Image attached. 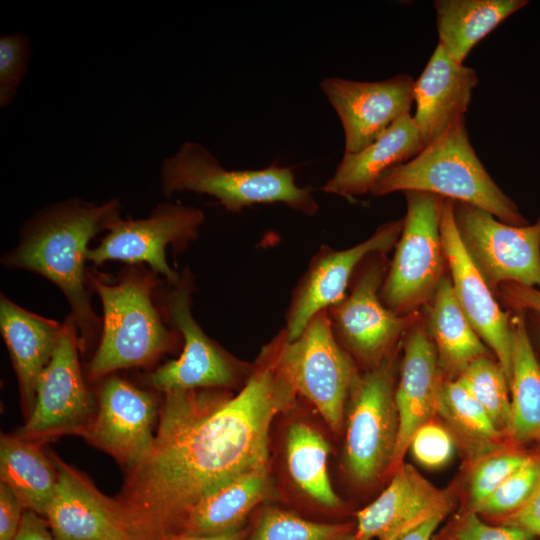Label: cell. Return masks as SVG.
Masks as SVG:
<instances>
[{
  "label": "cell",
  "instance_id": "cell-1",
  "mask_svg": "<svg viewBox=\"0 0 540 540\" xmlns=\"http://www.w3.org/2000/svg\"><path fill=\"white\" fill-rule=\"evenodd\" d=\"M162 395L153 447L125 470L115 497L142 540L174 534L199 499L268 469L270 425L297 393L280 366L276 336L237 395L220 389Z\"/></svg>",
  "mask_w": 540,
  "mask_h": 540
},
{
  "label": "cell",
  "instance_id": "cell-2",
  "mask_svg": "<svg viewBox=\"0 0 540 540\" xmlns=\"http://www.w3.org/2000/svg\"><path fill=\"white\" fill-rule=\"evenodd\" d=\"M119 215L116 198L101 204L80 198L50 204L24 223L16 246L1 257L5 268L37 273L61 291L82 352L99 340L102 324L91 303L85 267L88 245Z\"/></svg>",
  "mask_w": 540,
  "mask_h": 540
},
{
  "label": "cell",
  "instance_id": "cell-3",
  "mask_svg": "<svg viewBox=\"0 0 540 540\" xmlns=\"http://www.w3.org/2000/svg\"><path fill=\"white\" fill-rule=\"evenodd\" d=\"M87 280L103 311L98 344L86 369L90 382L119 370L150 367L173 351L181 335L156 303L162 281L156 273L145 265H127L115 277L88 269Z\"/></svg>",
  "mask_w": 540,
  "mask_h": 540
},
{
  "label": "cell",
  "instance_id": "cell-4",
  "mask_svg": "<svg viewBox=\"0 0 540 540\" xmlns=\"http://www.w3.org/2000/svg\"><path fill=\"white\" fill-rule=\"evenodd\" d=\"M420 191L488 211L501 222L527 226L517 205L499 188L476 155L465 116L411 160L387 170L370 194Z\"/></svg>",
  "mask_w": 540,
  "mask_h": 540
},
{
  "label": "cell",
  "instance_id": "cell-5",
  "mask_svg": "<svg viewBox=\"0 0 540 540\" xmlns=\"http://www.w3.org/2000/svg\"><path fill=\"white\" fill-rule=\"evenodd\" d=\"M161 189L166 197L181 191L213 196L232 213L270 203H283L309 216L318 211L311 190L296 184L290 167L227 170L206 147L191 141L163 161Z\"/></svg>",
  "mask_w": 540,
  "mask_h": 540
},
{
  "label": "cell",
  "instance_id": "cell-6",
  "mask_svg": "<svg viewBox=\"0 0 540 540\" xmlns=\"http://www.w3.org/2000/svg\"><path fill=\"white\" fill-rule=\"evenodd\" d=\"M407 210L403 228L380 298L393 312L415 314L433 298L447 267L440 219L443 199L420 191L404 192Z\"/></svg>",
  "mask_w": 540,
  "mask_h": 540
},
{
  "label": "cell",
  "instance_id": "cell-7",
  "mask_svg": "<svg viewBox=\"0 0 540 540\" xmlns=\"http://www.w3.org/2000/svg\"><path fill=\"white\" fill-rule=\"evenodd\" d=\"M194 278L185 267L176 282L162 280L156 303L168 325L183 341L179 358L171 360L145 376L147 386L156 392L171 393L194 389H225L239 377L234 360L206 333L192 314Z\"/></svg>",
  "mask_w": 540,
  "mask_h": 540
},
{
  "label": "cell",
  "instance_id": "cell-8",
  "mask_svg": "<svg viewBox=\"0 0 540 540\" xmlns=\"http://www.w3.org/2000/svg\"><path fill=\"white\" fill-rule=\"evenodd\" d=\"M279 336V362L288 381L338 432L345 402L359 375L334 335L327 309L317 313L295 340L289 341L284 329Z\"/></svg>",
  "mask_w": 540,
  "mask_h": 540
},
{
  "label": "cell",
  "instance_id": "cell-9",
  "mask_svg": "<svg viewBox=\"0 0 540 540\" xmlns=\"http://www.w3.org/2000/svg\"><path fill=\"white\" fill-rule=\"evenodd\" d=\"M80 341L70 316L63 322L55 351L41 373L33 409L16 436L45 443L80 436L97 412V399L86 385L79 361Z\"/></svg>",
  "mask_w": 540,
  "mask_h": 540
},
{
  "label": "cell",
  "instance_id": "cell-10",
  "mask_svg": "<svg viewBox=\"0 0 540 540\" xmlns=\"http://www.w3.org/2000/svg\"><path fill=\"white\" fill-rule=\"evenodd\" d=\"M345 459L351 476L370 483L390 469L398 436L394 367L387 356L363 376L351 392Z\"/></svg>",
  "mask_w": 540,
  "mask_h": 540
},
{
  "label": "cell",
  "instance_id": "cell-11",
  "mask_svg": "<svg viewBox=\"0 0 540 540\" xmlns=\"http://www.w3.org/2000/svg\"><path fill=\"white\" fill-rule=\"evenodd\" d=\"M205 219L202 210L181 203H160L146 218L115 217L108 233L94 248H89L87 261L96 266L119 261L127 265H145L168 282H176L180 273L172 269L166 248L182 252L197 239Z\"/></svg>",
  "mask_w": 540,
  "mask_h": 540
},
{
  "label": "cell",
  "instance_id": "cell-12",
  "mask_svg": "<svg viewBox=\"0 0 540 540\" xmlns=\"http://www.w3.org/2000/svg\"><path fill=\"white\" fill-rule=\"evenodd\" d=\"M453 210L460 239L494 294L504 283L540 288V218L518 227L463 202L453 201Z\"/></svg>",
  "mask_w": 540,
  "mask_h": 540
},
{
  "label": "cell",
  "instance_id": "cell-13",
  "mask_svg": "<svg viewBox=\"0 0 540 540\" xmlns=\"http://www.w3.org/2000/svg\"><path fill=\"white\" fill-rule=\"evenodd\" d=\"M384 254L368 256L357 268L349 294L327 313L335 337L364 362L381 363L388 351L418 319L388 309L380 298L385 269Z\"/></svg>",
  "mask_w": 540,
  "mask_h": 540
},
{
  "label": "cell",
  "instance_id": "cell-14",
  "mask_svg": "<svg viewBox=\"0 0 540 540\" xmlns=\"http://www.w3.org/2000/svg\"><path fill=\"white\" fill-rule=\"evenodd\" d=\"M102 380L97 412L80 436L127 470L151 451L161 402L154 390L139 388L120 376Z\"/></svg>",
  "mask_w": 540,
  "mask_h": 540
},
{
  "label": "cell",
  "instance_id": "cell-15",
  "mask_svg": "<svg viewBox=\"0 0 540 540\" xmlns=\"http://www.w3.org/2000/svg\"><path fill=\"white\" fill-rule=\"evenodd\" d=\"M402 228L403 218L384 223L372 236L351 248L320 247L293 291L284 327L287 339L298 338L317 313L340 302L359 265L372 254L390 251Z\"/></svg>",
  "mask_w": 540,
  "mask_h": 540
},
{
  "label": "cell",
  "instance_id": "cell-16",
  "mask_svg": "<svg viewBox=\"0 0 540 540\" xmlns=\"http://www.w3.org/2000/svg\"><path fill=\"white\" fill-rule=\"evenodd\" d=\"M58 483L46 513L56 540H142L115 498L99 491L90 479L49 451Z\"/></svg>",
  "mask_w": 540,
  "mask_h": 540
},
{
  "label": "cell",
  "instance_id": "cell-17",
  "mask_svg": "<svg viewBox=\"0 0 540 540\" xmlns=\"http://www.w3.org/2000/svg\"><path fill=\"white\" fill-rule=\"evenodd\" d=\"M441 238L457 301L482 341L494 352L508 383L512 372V328L505 312L468 255L457 230L453 200L443 199Z\"/></svg>",
  "mask_w": 540,
  "mask_h": 540
},
{
  "label": "cell",
  "instance_id": "cell-18",
  "mask_svg": "<svg viewBox=\"0 0 540 540\" xmlns=\"http://www.w3.org/2000/svg\"><path fill=\"white\" fill-rule=\"evenodd\" d=\"M414 79L400 74L377 82L327 77L320 87L344 130L345 153L360 151L393 122L410 113Z\"/></svg>",
  "mask_w": 540,
  "mask_h": 540
},
{
  "label": "cell",
  "instance_id": "cell-19",
  "mask_svg": "<svg viewBox=\"0 0 540 540\" xmlns=\"http://www.w3.org/2000/svg\"><path fill=\"white\" fill-rule=\"evenodd\" d=\"M452 505L448 492L402 463L380 496L356 513L355 540H392L436 516H446Z\"/></svg>",
  "mask_w": 540,
  "mask_h": 540
},
{
  "label": "cell",
  "instance_id": "cell-20",
  "mask_svg": "<svg viewBox=\"0 0 540 540\" xmlns=\"http://www.w3.org/2000/svg\"><path fill=\"white\" fill-rule=\"evenodd\" d=\"M395 405L398 436L390 469L396 470L416 431L437 413L441 378L437 352L418 319L407 330Z\"/></svg>",
  "mask_w": 540,
  "mask_h": 540
},
{
  "label": "cell",
  "instance_id": "cell-21",
  "mask_svg": "<svg viewBox=\"0 0 540 540\" xmlns=\"http://www.w3.org/2000/svg\"><path fill=\"white\" fill-rule=\"evenodd\" d=\"M477 83L474 69L455 62L437 45L413 84L416 111L412 118L425 145L465 116Z\"/></svg>",
  "mask_w": 540,
  "mask_h": 540
},
{
  "label": "cell",
  "instance_id": "cell-22",
  "mask_svg": "<svg viewBox=\"0 0 540 540\" xmlns=\"http://www.w3.org/2000/svg\"><path fill=\"white\" fill-rule=\"evenodd\" d=\"M63 323L28 311L0 296V332L15 371L23 410L33 409L38 379L50 362Z\"/></svg>",
  "mask_w": 540,
  "mask_h": 540
},
{
  "label": "cell",
  "instance_id": "cell-23",
  "mask_svg": "<svg viewBox=\"0 0 540 540\" xmlns=\"http://www.w3.org/2000/svg\"><path fill=\"white\" fill-rule=\"evenodd\" d=\"M425 146L412 116L407 113L365 148L344 154L323 190L348 200L370 193L387 170L411 160Z\"/></svg>",
  "mask_w": 540,
  "mask_h": 540
},
{
  "label": "cell",
  "instance_id": "cell-24",
  "mask_svg": "<svg viewBox=\"0 0 540 540\" xmlns=\"http://www.w3.org/2000/svg\"><path fill=\"white\" fill-rule=\"evenodd\" d=\"M44 443L1 434L0 482L25 510L45 518L58 483V470Z\"/></svg>",
  "mask_w": 540,
  "mask_h": 540
},
{
  "label": "cell",
  "instance_id": "cell-25",
  "mask_svg": "<svg viewBox=\"0 0 540 540\" xmlns=\"http://www.w3.org/2000/svg\"><path fill=\"white\" fill-rule=\"evenodd\" d=\"M426 332L433 342L441 370L456 377L474 360L489 356L488 347L476 333L445 275L427 306Z\"/></svg>",
  "mask_w": 540,
  "mask_h": 540
},
{
  "label": "cell",
  "instance_id": "cell-26",
  "mask_svg": "<svg viewBox=\"0 0 540 540\" xmlns=\"http://www.w3.org/2000/svg\"><path fill=\"white\" fill-rule=\"evenodd\" d=\"M269 489L268 469L240 476L199 499L174 534H217L241 528Z\"/></svg>",
  "mask_w": 540,
  "mask_h": 540
},
{
  "label": "cell",
  "instance_id": "cell-27",
  "mask_svg": "<svg viewBox=\"0 0 540 540\" xmlns=\"http://www.w3.org/2000/svg\"><path fill=\"white\" fill-rule=\"evenodd\" d=\"M527 4L526 0H436L438 45L463 64L480 40Z\"/></svg>",
  "mask_w": 540,
  "mask_h": 540
},
{
  "label": "cell",
  "instance_id": "cell-28",
  "mask_svg": "<svg viewBox=\"0 0 540 540\" xmlns=\"http://www.w3.org/2000/svg\"><path fill=\"white\" fill-rule=\"evenodd\" d=\"M511 418L508 437L515 445L540 442V363L528 332L525 311L511 316Z\"/></svg>",
  "mask_w": 540,
  "mask_h": 540
},
{
  "label": "cell",
  "instance_id": "cell-29",
  "mask_svg": "<svg viewBox=\"0 0 540 540\" xmlns=\"http://www.w3.org/2000/svg\"><path fill=\"white\" fill-rule=\"evenodd\" d=\"M437 413L469 455L481 459L504 450L503 438L482 405L457 380L442 382Z\"/></svg>",
  "mask_w": 540,
  "mask_h": 540
},
{
  "label": "cell",
  "instance_id": "cell-30",
  "mask_svg": "<svg viewBox=\"0 0 540 540\" xmlns=\"http://www.w3.org/2000/svg\"><path fill=\"white\" fill-rule=\"evenodd\" d=\"M329 446L309 425L297 422L290 426L286 437V457L294 482L319 504L335 508L341 500L333 490L328 475Z\"/></svg>",
  "mask_w": 540,
  "mask_h": 540
},
{
  "label": "cell",
  "instance_id": "cell-31",
  "mask_svg": "<svg viewBox=\"0 0 540 540\" xmlns=\"http://www.w3.org/2000/svg\"><path fill=\"white\" fill-rule=\"evenodd\" d=\"M455 379L482 405L496 428L508 436L511 399L509 383L499 362L489 356L480 357Z\"/></svg>",
  "mask_w": 540,
  "mask_h": 540
},
{
  "label": "cell",
  "instance_id": "cell-32",
  "mask_svg": "<svg viewBox=\"0 0 540 540\" xmlns=\"http://www.w3.org/2000/svg\"><path fill=\"white\" fill-rule=\"evenodd\" d=\"M246 540H355V529L348 523L313 522L288 511L267 508Z\"/></svg>",
  "mask_w": 540,
  "mask_h": 540
},
{
  "label": "cell",
  "instance_id": "cell-33",
  "mask_svg": "<svg viewBox=\"0 0 540 540\" xmlns=\"http://www.w3.org/2000/svg\"><path fill=\"white\" fill-rule=\"evenodd\" d=\"M540 481V454L531 453L524 464L473 512L497 520L517 511L531 498Z\"/></svg>",
  "mask_w": 540,
  "mask_h": 540
},
{
  "label": "cell",
  "instance_id": "cell-34",
  "mask_svg": "<svg viewBox=\"0 0 540 540\" xmlns=\"http://www.w3.org/2000/svg\"><path fill=\"white\" fill-rule=\"evenodd\" d=\"M530 455L520 448H512L479 459L469 480L471 511H475Z\"/></svg>",
  "mask_w": 540,
  "mask_h": 540
},
{
  "label": "cell",
  "instance_id": "cell-35",
  "mask_svg": "<svg viewBox=\"0 0 540 540\" xmlns=\"http://www.w3.org/2000/svg\"><path fill=\"white\" fill-rule=\"evenodd\" d=\"M30 54L25 35L9 34L0 38V105L5 107L14 99L25 75Z\"/></svg>",
  "mask_w": 540,
  "mask_h": 540
},
{
  "label": "cell",
  "instance_id": "cell-36",
  "mask_svg": "<svg viewBox=\"0 0 540 540\" xmlns=\"http://www.w3.org/2000/svg\"><path fill=\"white\" fill-rule=\"evenodd\" d=\"M454 447L451 432L432 420L416 431L409 445L414 458L429 468L446 464L453 456Z\"/></svg>",
  "mask_w": 540,
  "mask_h": 540
},
{
  "label": "cell",
  "instance_id": "cell-37",
  "mask_svg": "<svg viewBox=\"0 0 540 540\" xmlns=\"http://www.w3.org/2000/svg\"><path fill=\"white\" fill-rule=\"evenodd\" d=\"M455 540H537L529 532L508 525L492 526L483 522L478 514L470 511L458 523Z\"/></svg>",
  "mask_w": 540,
  "mask_h": 540
},
{
  "label": "cell",
  "instance_id": "cell-38",
  "mask_svg": "<svg viewBox=\"0 0 540 540\" xmlns=\"http://www.w3.org/2000/svg\"><path fill=\"white\" fill-rule=\"evenodd\" d=\"M24 511L15 494L0 482V540H14Z\"/></svg>",
  "mask_w": 540,
  "mask_h": 540
},
{
  "label": "cell",
  "instance_id": "cell-39",
  "mask_svg": "<svg viewBox=\"0 0 540 540\" xmlns=\"http://www.w3.org/2000/svg\"><path fill=\"white\" fill-rule=\"evenodd\" d=\"M498 295L514 311H530L540 315V288L504 283L499 286Z\"/></svg>",
  "mask_w": 540,
  "mask_h": 540
},
{
  "label": "cell",
  "instance_id": "cell-40",
  "mask_svg": "<svg viewBox=\"0 0 540 540\" xmlns=\"http://www.w3.org/2000/svg\"><path fill=\"white\" fill-rule=\"evenodd\" d=\"M501 525L521 528L540 537V481L531 498L517 511L498 520Z\"/></svg>",
  "mask_w": 540,
  "mask_h": 540
},
{
  "label": "cell",
  "instance_id": "cell-41",
  "mask_svg": "<svg viewBox=\"0 0 540 540\" xmlns=\"http://www.w3.org/2000/svg\"><path fill=\"white\" fill-rule=\"evenodd\" d=\"M14 540H56L46 518L25 510Z\"/></svg>",
  "mask_w": 540,
  "mask_h": 540
},
{
  "label": "cell",
  "instance_id": "cell-42",
  "mask_svg": "<svg viewBox=\"0 0 540 540\" xmlns=\"http://www.w3.org/2000/svg\"><path fill=\"white\" fill-rule=\"evenodd\" d=\"M247 535L243 527L217 534H174L163 540H246Z\"/></svg>",
  "mask_w": 540,
  "mask_h": 540
},
{
  "label": "cell",
  "instance_id": "cell-43",
  "mask_svg": "<svg viewBox=\"0 0 540 540\" xmlns=\"http://www.w3.org/2000/svg\"><path fill=\"white\" fill-rule=\"evenodd\" d=\"M445 518V516H436L421 526L400 535L397 538H394L392 540H430L434 531L436 530L437 526L440 524V522Z\"/></svg>",
  "mask_w": 540,
  "mask_h": 540
},
{
  "label": "cell",
  "instance_id": "cell-44",
  "mask_svg": "<svg viewBox=\"0 0 540 540\" xmlns=\"http://www.w3.org/2000/svg\"><path fill=\"white\" fill-rule=\"evenodd\" d=\"M535 314V313H534ZM536 318L533 319V325L536 329V333H537V340H538V343H539V347H540V315L536 314L535 316Z\"/></svg>",
  "mask_w": 540,
  "mask_h": 540
},
{
  "label": "cell",
  "instance_id": "cell-45",
  "mask_svg": "<svg viewBox=\"0 0 540 540\" xmlns=\"http://www.w3.org/2000/svg\"><path fill=\"white\" fill-rule=\"evenodd\" d=\"M453 540H455V539H453Z\"/></svg>",
  "mask_w": 540,
  "mask_h": 540
}]
</instances>
